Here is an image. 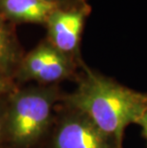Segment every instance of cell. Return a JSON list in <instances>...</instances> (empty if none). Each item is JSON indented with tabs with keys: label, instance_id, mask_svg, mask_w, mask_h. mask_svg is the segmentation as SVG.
Wrapping results in <instances>:
<instances>
[{
	"label": "cell",
	"instance_id": "52a82bcc",
	"mask_svg": "<svg viewBox=\"0 0 147 148\" xmlns=\"http://www.w3.org/2000/svg\"><path fill=\"white\" fill-rule=\"evenodd\" d=\"M24 55L14 25L0 14V75L14 80L15 73Z\"/></svg>",
	"mask_w": 147,
	"mask_h": 148
},
{
	"label": "cell",
	"instance_id": "6da1fadb",
	"mask_svg": "<svg viewBox=\"0 0 147 148\" xmlns=\"http://www.w3.org/2000/svg\"><path fill=\"white\" fill-rule=\"evenodd\" d=\"M77 87L64 95L62 103L79 110L109 136L123 143L124 132L137 124L147 107V93L125 86L94 71L84 62Z\"/></svg>",
	"mask_w": 147,
	"mask_h": 148
},
{
	"label": "cell",
	"instance_id": "3957f363",
	"mask_svg": "<svg viewBox=\"0 0 147 148\" xmlns=\"http://www.w3.org/2000/svg\"><path fill=\"white\" fill-rule=\"evenodd\" d=\"M82 62L59 51L45 38L24 55L14 79L34 81L38 85H57L60 81L77 77V68Z\"/></svg>",
	"mask_w": 147,
	"mask_h": 148
},
{
	"label": "cell",
	"instance_id": "9c48e42d",
	"mask_svg": "<svg viewBox=\"0 0 147 148\" xmlns=\"http://www.w3.org/2000/svg\"><path fill=\"white\" fill-rule=\"evenodd\" d=\"M4 115H5V99H0V143L5 140V126H4Z\"/></svg>",
	"mask_w": 147,
	"mask_h": 148
},
{
	"label": "cell",
	"instance_id": "8fae6325",
	"mask_svg": "<svg viewBox=\"0 0 147 148\" xmlns=\"http://www.w3.org/2000/svg\"><path fill=\"white\" fill-rule=\"evenodd\" d=\"M47 1H53V2H60V1H64V0H47Z\"/></svg>",
	"mask_w": 147,
	"mask_h": 148
},
{
	"label": "cell",
	"instance_id": "30bf717a",
	"mask_svg": "<svg viewBox=\"0 0 147 148\" xmlns=\"http://www.w3.org/2000/svg\"><path fill=\"white\" fill-rule=\"evenodd\" d=\"M137 125H139L140 129H142V136L144 137L147 143V107L144 110V112H143L142 116H140V119H139Z\"/></svg>",
	"mask_w": 147,
	"mask_h": 148
},
{
	"label": "cell",
	"instance_id": "277c9868",
	"mask_svg": "<svg viewBox=\"0 0 147 148\" xmlns=\"http://www.w3.org/2000/svg\"><path fill=\"white\" fill-rule=\"evenodd\" d=\"M63 104V103H62ZM50 148H123L79 110L63 104L51 128Z\"/></svg>",
	"mask_w": 147,
	"mask_h": 148
},
{
	"label": "cell",
	"instance_id": "5b68a950",
	"mask_svg": "<svg viewBox=\"0 0 147 148\" xmlns=\"http://www.w3.org/2000/svg\"><path fill=\"white\" fill-rule=\"evenodd\" d=\"M91 12L92 7L87 0H65L46 21V39L59 51L81 62V36Z\"/></svg>",
	"mask_w": 147,
	"mask_h": 148
},
{
	"label": "cell",
	"instance_id": "7a4b0ae2",
	"mask_svg": "<svg viewBox=\"0 0 147 148\" xmlns=\"http://www.w3.org/2000/svg\"><path fill=\"white\" fill-rule=\"evenodd\" d=\"M62 99L57 85L16 88L5 99V140L17 148L36 145L51 131Z\"/></svg>",
	"mask_w": 147,
	"mask_h": 148
},
{
	"label": "cell",
	"instance_id": "ba28073f",
	"mask_svg": "<svg viewBox=\"0 0 147 148\" xmlns=\"http://www.w3.org/2000/svg\"><path fill=\"white\" fill-rule=\"evenodd\" d=\"M16 89L14 80L12 78L7 77L0 75V99L6 97Z\"/></svg>",
	"mask_w": 147,
	"mask_h": 148
},
{
	"label": "cell",
	"instance_id": "8992f818",
	"mask_svg": "<svg viewBox=\"0 0 147 148\" xmlns=\"http://www.w3.org/2000/svg\"><path fill=\"white\" fill-rule=\"evenodd\" d=\"M64 1L0 0V14L14 25L20 23L45 25L49 15Z\"/></svg>",
	"mask_w": 147,
	"mask_h": 148
}]
</instances>
